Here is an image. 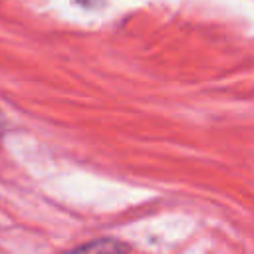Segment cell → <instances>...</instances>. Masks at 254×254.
I'll return each mask as SVG.
<instances>
[{
	"mask_svg": "<svg viewBox=\"0 0 254 254\" xmlns=\"http://www.w3.org/2000/svg\"><path fill=\"white\" fill-rule=\"evenodd\" d=\"M125 248H127V246L121 244V242H109V240H105V242H93V244L79 246L77 250H83V252H87V250H93V252H99V250H111V252H115V250H125Z\"/></svg>",
	"mask_w": 254,
	"mask_h": 254,
	"instance_id": "obj_1",
	"label": "cell"
},
{
	"mask_svg": "<svg viewBox=\"0 0 254 254\" xmlns=\"http://www.w3.org/2000/svg\"><path fill=\"white\" fill-rule=\"evenodd\" d=\"M0 129H2V115H0Z\"/></svg>",
	"mask_w": 254,
	"mask_h": 254,
	"instance_id": "obj_2",
	"label": "cell"
}]
</instances>
